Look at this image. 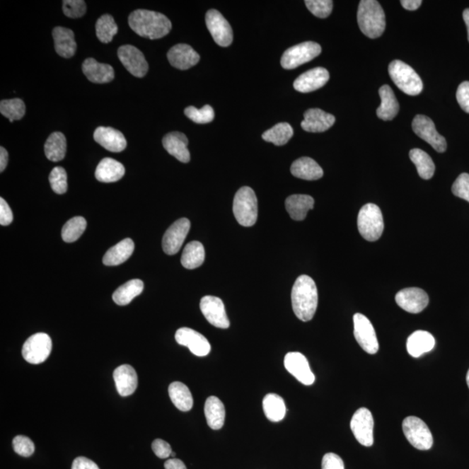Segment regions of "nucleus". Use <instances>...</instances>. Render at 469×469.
I'll use <instances>...</instances> for the list:
<instances>
[{
  "instance_id": "obj_13",
  "label": "nucleus",
  "mask_w": 469,
  "mask_h": 469,
  "mask_svg": "<svg viewBox=\"0 0 469 469\" xmlns=\"http://www.w3.org/2000/svg\"><path fill=\"white\" fill-rule=\"evenodd\" d=\"M206 25L213 40L220 47H227L233 41V32L228 22L216 10H209L205 16Z\"/></svg>"
},
{
  "instance_id": "obj_55",
  "label": "nucleus",
  "mask_w": 469,
  "mask_h": 469,
  "mask_svg": "<svg viewBox=\"0 0 469 469\" xmlns=\"http://www.w3.org/2000/svg\"><path fill=\"white\" fill-rule=\"evenodd\" d=\"M71 469H100L94 461L86 457H77L72 463Z\"/></svg>"
},
{
  "instance_id": "obj_9",
  "label": "nucleus",
  "mask_w": 469,
  "mask_h": 469,
  "mask_svg": "<svg viewBox=\"0 0 469 469\" xmlns=\"http://www.w3.org/2000/svg\"><path fill=\"white\" fill-rule=\"evenodd\" d=\"M52 349L51 337L45 333H37L30 337L24 343L22 356L29 364H40L47 359Z\"/></svg>"
},
{
  "instance_id": "obj_53",
  "label": "nucleus",
  "mask_w": 469,
  "mask_h": 469,
  "mask_svg": "<svg viewBox=\"0 0 469 469\" xmlns=\"http://www.w3.org/2000/svg\"><path fill=\"white\" fill-rule=\"evenodd\" d=\"M322 469H345L340 456L334 453H328L323 456Z\"/></svg>"
},
{
  "instance_id": "obj_50",
  "label": "nucleus",
  "mask_w": 469,
  "mask_h": 469,
  "mask_svg": "<svg viewBox=\"0 0 469 469\" xmlns=\"http://www.w3.org/2000/svg\"><path fill=\"white\" fill-rule=\"evenodd\" d=\"M453 195L463 198L469 203V174H461L452 186Z\"/></svg>"
},
{
  "instance_id": "obj_51",
  "label": "nucleus",
  "mask_w": 469,
  "mask_h": 469,
  "mask_svg": "<svg viewBox=\"0 0 469 469\" xmlns=\"http://www.w3.org/2000/svg\"><path fill=\"white\" fill-rule=\"evenodd\" d=\"M457 102L465 112L469 113V82L461 83L456 91Z\"/></svg>"
},
{
  "instance_id": "obj_59",
  "label": "nucleus",
  "mask_w": 469,
  "mask_h": 469,
  "mask_svg": "<svg viewBox=\"0 0 469 469\" xmlns=\"http://www.w3.org/2000/svg\"><path fill=\"white\" fill-rule=\"evenodd\" d=\"M463 20L465 21V24L467 25V29H468V39L469 41V8L466 9L463 11Z\"/></svg>"
},
{
  "instance_id": "obj_20",
  "label": "nucleus",
  "mask_w": 469,
  "mask_h": 469,
  "mask_svg": "<svg viewBox=\"0 0 469 469\" xmlns=\"http://www.w3.org/2000/svg\"><path fill=\"white\" fill-rule=\"evenodd\" d=\"M329 79L330 74L325 68L316 67L300 75L294 82V88L302 93H312L322 88Z\"/></svg>"
},
{
  "instance_id": "obj_18",
  "label": "nucleus",
  "mask_w": 469,
  "mask_h": 469,
  "mask_svg": "<svg viewBox=\"0 0 469 469\" xmlns=\"http://www.w3.org/2000/svg\"><path fill=\"white\" fill-rule=\"evenodd\" d=\"M284 367L301 383L310 386L315 383V375L311 371L307 358L303 354L289 352L286 354Z\"/></svg>"
},
{
  "instance_id": "obj_58",
  "label": "nucleus",
  "mask_w": 469,
  "mask_h": 469,
  "mask_svg": "<svg viewBox=\"0 0 469 469\" xmlns=\"http://www.w3.org/2000/svg\"><path fill=\"white\" fill-rule=\"evenodd\" d=\"M9 155L4 147L0 148V173L6 170L7 163H8Z\"/></svg>"
},
{
  "instance_id": "obj_31",
  "label": "nucleus",
  "mask_w": 469,
  "mask_h": 469,
  "mask_svg": "<svg viewBox=\"0 0 469 469\" xmlns=\"http://www.w3.org/2000/svg\"><path fill=\"white\" fill-rule=\"evenodd\" d=\"M125 169L121 163L115 159L105 158L98 163L95 176L99 182L114 183L125 176Z\"/></svg>"
},
{
  "instance_id": "obj_25",
  "label": "nucleus",
  "mask_w": 469,
  "mask_h": 469,
  "mask_svg": "<svg viewBox=\"0 0 469 469\" xmlns=\"http://www.w3.org/2000/svg\"><path fill=\"white\" fill-rule=\"evenodd\" d=\"M117 390L121 396L133 394L137 388V375L131 365L124 364L117 367L113 373Z\"/></svg>"
},
{
  "instance_id": "obj_30",
  "label": "nucleus",
  "mask_w": 469,
  "mask_h": 469,
  "mask_svg": "<svg viewBox=\"0 0 469 469\" xmlns=\"http://www.w3.org/2000/svg\"><path fill=\"white\" fill-rule=\"evenodd\" d=\"M381 105L376 110L377 117L381 120L390 121L398 115L400 105L390 86L385 85L379 90Z\"/></svg>"
},
{
  "instance_id": "obj_35",
  "label": "nucleus",
  "mask_w": 469,
  "mask_h": 469,
  "mask_svg": "<svg viewBox=\"0 0 469 469\" xmlns=\"http://www.w3.org/2000/svg\"><path fill=\"white\" fill-rule=\"evenodd\" d=\"M169 395L178 410L187 412L192 409V395L185 384L180 381H174L169 386Z\"/></svg>"
},
{
  "instance_id": "obj_7",
  "label": "nucleus",
  "mask_w": 469,
  "mask_h": 469,
  "mask_svg": "<svg viewBox=\"0 0 469 469\" xmlns=\"http://www.w3.org/2000/svg\"><path fill=\"white\" fill-rule=\"evenodd\" d=\"M403 430L407 440L415 448L429 450L433 446L432 433L426 423L417 417H407L403 422Z\"/></svg>"
},
{
  "instance_id": "obj_2",
  "label": "nucleus",
  "mask_w": 469,
  "mask_h": 469,
  "mask_svg": "<svg viewBox=\"0 0 469 469\" xmlns=\"http://www.w3.org/2000/svg\"><path fill=\"white\" fill-rule=\"evenodd\" d=\"M129 25L140 37L158 40L169 34L173 25L166 15L149 10H136L129 14Z\"/></svg>"
},
{
  "instance_id": "obj_16",
  "label": "nucleus",
  "mask_w": 469,
  "mask_h": 469,
  "mask_svg": "<svg viewBox=\"0 0 469 469\" xmlns=\"http://www.w3.org/2000/svg\"><path fill=\"white\" fill-rule=\"evenodd\" d=\"M200 308L207 321L220 329L230 327L223 301L216 296H206L201 299Z\"/></svg>"
},
{
  "instance_id": "obj_3",
  "label": "nucleus",
  "mask_w": 469,
  "mask_h": 469,
  "mask_svg": "<svg viewBox=\"0 0 469 469\" xmlns=\"http://www.w3.org/2000/svg\"><path fill=\"white\" fill-rule=\"evenodd\" d=\"M357 21L362 33L369 39L381 37L386 28L384 11L376 0H361L358 6Z\"/></svg>"
},
{
  "instance_id": "obj_27",
  "label": "nucleus",
  "mask_w": 469,
  "mask_h": 469,
  "mask_svg": "<svg viewBox=\"0 0 469 469\" xmlns=\"http://www.w3.org/2000/svg\"><path fill=\"white\" fill-rule=\"evenodd\" d=\"M52 37L54 40L56 52L64 59L74 57L77 50V43L75 41L74 33L71 29L66 28H55L52 30Z\"/></svg>"
},
{
  "instance_id": "obj_54",
  "label": "nucleus",
  "mask_w": 469,
  "mask_h": 469,
  "mask_svg": "<svg viewBox=\"0 0 469 469\" xmlns=\"http://www.w3.org/2000/svg\"><path fill=\"white\" fill-rule=\"evenodd\" d=\"M13 215L10 206L3 197L0 198V224L7 226L13 223Z\"/></svg>"
},
{
  "instance_id": "obj_19",
  "label": "nucleus",
  "mask_w": 469,
  "mask_h": 469,
  "mask_svg": "<svg viewBox=\"0 0 469 469\" xmlns=\"http://www.w3.org/2000/svg\"><path fill=\"white\" fill-rule=\"evenodd\" d=\"M175 338L178 344L187 347L190 352L197 357L208 356L211 352L212 347L207 339L190 328L179 329L175 335Z\"/></svg>"
},
{
  "instance_id": "obj_17",
  "label": "nucleus",
  "mask_w": 469,
  "mask_h": 469,
  "mask_svg": "<svg viewBox=\"0 0 469 469\" xmlns=\"http://www.w3.org/2000/svg\"><path fill=\"white\" fill-rule=\"evenodd\" d=\"M395 302L403 310L418 314L428 306L429 299L428 294L419 288H407L396 294Z\"/></svg>"
},
{
  "instance_id": "obj_49",
  "label": "nucleus",
  "mask_w": 469,
  "mask_h": 469,
  "mask_svg": "<svg viewBox=\"0 0 469 469\" xmlns=\"http://www.w3.org/2000/svg\"><path fill=\"white\" fill-rule=\"evenodd\" d=\"M13 447L15 453L23 457H30L35 451V446L33 441L28 436H18L14 437Z\"/></svg>"
},
{
  "instance_id": "obj_29",
  "label": "nucleus",
  "mask_w": 469,
  "mask_h": 469,
  "mask_svg": "<svg viewBox=\"0 0 469 469\" xmlns=\"http://www.w3.org/2000/svg\"><path fill=\"white\" fill-rule=\"evenodd\" d=\"M291 171L294 177L303 180H318L323 178L322 167L314 159L303 156L292 163Z\"/></svg>"
},
{
  "instance_id": "obj_46",
  "label": "nucleus",
  "mask_w": 469,
  "mask_h": 469,
  "mask_svg": "<svg viewBox=\"0 0 469 469\" xmlns=\"http://www.w3.org/2000/svg\"><path fill=\"white\" fill-rule=\"evenodd\" d=\"M53 192L57 194H64L67 192V173L63 167H55L49 176Z\"/></svg>"
},
{
  "instance_id": "obj_6",
  "label": "nucleus",
  "mask_w": 469,
  "mask_h": 469,
  "mask_svg": "<svg viewBox=\"0 0 469 469\" xmlns=\"http://www.w3.org/2000/svg\"><path fill=\"white\" fill-rule=\"evenodd\" d=\"M357 226L362 238L369 242L377 241L384 228L383 213L378 206L365 204L358 214Z\"/></svg>"
},
{
  "instance_id": "obj_48",
  "label": "nucleus",
  "mask_w": 469,
  "mask_h": 469,
  "mask_svg": "<svg viewBox=\"0 0 469 469\" xmlns=\"http://www.w3.org/2000/svg\"><path fill=\"white\" fill-rule=\"evenodd\" d=\"M63 11L69 18H81L86 13V4L83 0H64Z\"/></svg>"
},
{
  "instance_id": "obj_42",
  "label": "nucleus",
  "mask_w": 469,
  "mask_h": 469,
  "mask_svg": "<svg viewBox=\"0 0 469 469\" xmlns=\"http://www.w3.org/2000/svg\"><path fill=\"white\" fill-rule=\"evenodd\" d=\"M118 28L112 16L109 14L103 15L96 23V34L98 39L104 44L112 42L113 37L117 33Z\"/></svg>"
},
{
  "instance_id": "obj_22",
  "label": "nucleus",
  "mask_w": 469,
  "mask_h": 469,
  "mask_svg": "<svg viewBox=\"0 0 469 469\" xmlns=\"http://www.w3.org/2000/svg\"><path fill=\"white\" fill-rule=\"evenodd\" d=\"M93 137L98 144L109 151L121 152L127 146L123 133L112 127L97 128Z\"/></svg>"
},
{
  "instance_id": "obj_1",
  "label": "nucleus",
  "mask_w": 469,
  "mask_h": 469,
  "mask_svg": "<svg viewBox=\"0 0 469 469\" xmlns=\"http://www.w3.org/2000/svg\"><path fill=\"white\" fill-rule=\"evenodd\" d=\"M291 302L296 318L308 322L314 318L318 305V288L314 280L307 274L300 276L294 284Z\"/></svg>"
},
{
  "instance_id": "obj_33",
  "label": "nucleus",
  "mask_w": 469,
  "mask_h": 469,
  "mask_svg": "<svg viewBox=\"0 0 469 469\" xmlns=\"http://www.w3.org/2000/svg\"><path fill=\"white\" fill-rule=\"evenodd\" d=\"M314 198L308 195H292L285 201V207L293 220L303 221L314 208Z\"/></svg>"
},
{
  "instance_id": "obj_60",
  "label": "nucleus",
  "mask_w": 469,
  "mask_h": 469,
  "mask_svg": "<svg viewBox=\"0 0 469 469\" xmlns=\"http://www.w3.org/2000/svg\"><path fill=\"white\" fill-rule=\"evenodd\" d=\"M467 384H468V386L469 388V371L467 374Z\"/></svg>"
},
{
  "instance_id": "obj_44",
  "label": "nucleus",
  "mask_w": 469,
  "mask_h": 469,
  "mask_svg": "<svg viewBox=\"0 0 469 469\" xmlns=\"http://www.w3.org/2000/svg\"><path fill=\"white\" fill-rule=\"evenodd\" d=\"M0 112L13 123L14 120H20L25 116V105L20 98L6 99L0 103Z\"/></svg>"
},
{
  "instance_id": "obj_24",
  "label": "nucleus",
  "mask_w": 469,
  "mask_h": 469,
  "mask_svg": "<svg viewBox=\"0 0 469 469\" xmlns=\"http://www.w3.org/2000/svg\"><path fill=\"white\" fill-rule=\"evenodd\" d=\"M188 143V139L184 133L178 132L168 133L163 139V146L168 154L185 163L190 160V151L187 148Z\"/></svg>"
},
{
  "instance_id": "obj_56",
  "label": "nucleus",
  "mask_w": 469,
  "mask_h": 469,
  "mask_svg": "<svg viewBox=\"0 0 469 469\" xmlns=\"http://www.w3.org/2000/svg\"><path fill=\"white\" fill-rule=\"evenodd\" d=\"M166 469H187L185 464L181 460L173 458L167 460L165 463Z\"/></svg>"
},
{
  "instance_id": "obj_15",
  "label": "nucleus",
  "mask_w": 469,
  "mask_h": 469,
  "mask_svg": "<svg viewBox=\"0 0 469 469\" xmlns=\"http://www.w3.org/2000/svg\"><path fill=\"white\" fill-rule=\"evenodd\" d=\"M190 228L189 219H181L168 228L163 238V250L167 255H176L184 245Z\"/></svg>"
},
{
  "instance_id": "obj_52",
  "label": "nucleus",
  "mask_w": 469,
  "mask_h": 469,
  "mask_svg": "<svg viewBox=\"0 0 469 469\" xmlns=\"http://www.w3.org/2000/svg\"><path fill=\"white\" fill-rule=\"evenodd\" d=\"M151 448L155 455L160 459L169 458L173 453L170 445L162 439H156L152 442Z\"/></svg>"
},
{
  "instance_id": "obj_40",
  "label": "nucleus",
  "mask_w": 469,
  "mask_h": 469,
  "mask_svg": "<svg viewBox=\"0 0 469 469\" xmlns=\"http://www.w3.org/2000/svg\"><path fill=\"white\" fill-rule=\"evenodd\" d=\"M410 158L417 167L419 176L425 180L433 178L436 166L427 152L420 149H413L410 151Z\"/></svg>"
},
{
  "instance_id": "obj_36",
  "label": "nucleus",
  "mask_w": 469,
  "mask_h": 469,
  "mask_svg": "<svg viewBox=\"0 0 469 469\" xmlns=\"http://www.w3.org/2000/svg\"><path fill=\"white\" fill-rule=\"evenodd\" d=\"M66 139L61 132H53L45 144V154L50 161L59 162L66 154Z\"/></svg>"
},
{
  "instance_id": "obj_5",
  "label": "nucleus",
  "mask_w": 469,
  "mask_h": 469,
  "mask_svg": "<svg viewBox=\"0 0 469 469\" xmlns=\"http://www.w3.org/2000/svg\"><path fill=\"white\" fill-rule=\"evenodd\" d=\"M233 213L239 224L251 227L257 223L258 208L257 198L250 187L245 186L236 193L233 202Z\"/></svg>"
},
{
  "instance_id": "obj_43",
  "label": "nucleus",
  "mask_w": 469,
  "mask_h": 469,
  "mask_svg": "<svg viewBox=\"0 0 469 469\" xmlns=\"http://www.w3.org/2000/svg\"><path fill=\"white\" fill-rule=\"evenodd\" d=\"M86 220L82 216H75L68 221L62 228V239L66 243H74L85 232Z\"/></svg>"
},
{
  "instance_id": "obj_14",
  "label": "nucleus",
  "mask_w": 469,
  "mask_h": 469,
  "mask_svg": "<svg viewBox=\"0 0 469 469\" xmlns=\"http://www.w3.org/2000/svg\"><path fill=\"white\" fill-rule=\"evenodd\" d=\"M118 59L127 70L137 78L146 75L149 66L143 52L133 45H125L118 49Z\"/></svg>"
},
{
  "instance_id": "obj_47",
  "label": "nucleus",
  "mask_w": 469,
  "mask_h": 469,
  "mask_svg": "<svg viewBox=\"0 0 469 469\" xmlns=\"http://www.w3.org/2000/svg\"><path fill=\"white\" fill-rule=\"evenodd\" d=\"M305 5L313 15L320 18H326L332 13L333 1L331 0H306Z\"/></svg>"
},
{
  "instance_id": "obj_34",
  "label": "nucleus",
  "mask_w": 469,
  "mask_h": 469,
  "mask_svg": "<svg viewBox=\"0 0 469 469\" xmlns=\"http://www.w3.org/2000/svg\"><path fill=\"white\" fill-rule=\"evenodd\" d=\"M204 414L209 428L214 430L223 428L225 421V407L220 399L216 396H211L206 400Z\"/></svg>"
},
{
  "instance_id": "obj_39",
  "label": "nucleus",
  "mask_w": 469,
  "mask_h": 469,
  "mask_svg": "<svg viewBox=\"0 0 469 469\" xmlns=\"http://www.w3.org/2000/svg\"><path fill=\"white\" fill-rule=\"evenodd\" d=\"M262 407L266 417L270 422H278L284 420L286 415V406L284 399L277 394L265 395L262 401Z\"/></svg>"
},
{
  "instance_id": "obj_23",
  "label": "nucleus",
  "mask_w": 469,
  "mask_h": 469,
  "mask_svg": "<svg viewBox=\"0 0 469 469\" xmlns=\"http://www.w3.org/2000/svg\"><path fill=\"white\" fill-rule=\"evenodd\" d=\"M335 117L321 109H310L304 113L301 127L308 132H323L332 127Z\"/></svg>"
},
{
  "instance_id": "obj_10",
  "label": "nucleus",
  "mask_w": 469,
  "mask_h": 469,
  "mask_svg": "<svg viewBox=\"0 0 469 469\" xmlns=\"http://www.w3.org/2000/svg\"><path fill=\"white\" fill-rule=\"evenodd\" d=\"M354 335L358 344L365 352L375 354L378 352L379 342L376 330L368 318L361 313H357L353 318Z\"/></svg>"
},
{
  "instance_id": "obj_28",
  "label": "nucleus",
  "mask_w": 469,
  "mask_h": 469,
  "mask_svg": "<svg viewBox=\"0 0 469 469\" xmlns=\"http://www.w3.org/2000/svg\"><path fill=\"white\" fill-rule=\"evenodd\" d=\"M436 345V340L428 331L417 330L407 338V350L411 357L418 358L431 352Z\"/></svg>"
},
{
  "instance_id": "obj_32",
  "label": "nucleus",
  "mask_w": 469,
  "mask_h": 469,
  "mask_svg": "<svg viewBox=\"0 0 469 469\" xmlns=\"http://www.w3.org/2000/svg\"><path fill=\"white\" fill-rule=\"evenodd\" d=\"M135 245L132 239H124L115 246L110 248L103 257L106 266H117L127 262L134 251Z\"/></svg>"
},
{
  "instance_id": "obj_11",
  "label": "nucleus",
  "mask_w": 469,
  "mask_h": 469,
  "mask_svg": "<svg viewBox=\"0 0 469 469\" xmlns=\"http://www.w3.org/2000/svg\"><path fill=\"white\" fill-rule=\"evenodd\" d=\"M412 128L419 137L429 144L437 152H445L447 150V142L445 137L438 133L432 120L424 115H417L412 122Z\"/></svg>"
},
{
  "instance_id": "obj_38",
  "label": "nucleus",
  "mask_w": 469,
  "mask_h": 469,
  "mask_svg": "<svg viewBox=\"0 0 469 469\" xmlns=\"http://www.w3.org/2000/svg\"><path fill=\"white\" fill-rule=\"evenodd\" d=\"M205 251L204 245L197 241L190 242L183 251L181 264L185 269L194 270L204 264Z\"/></svg>"
},
{
  "instance_id": "obj_8",
  "label": "nucleus",
  "mask_w": 469,
  "mask_h": 469,
  "mask_svg": "<svg viewBox=\"0 0 469 469\" xmlns=\"http://www.w3.org/2000/svg\"><path fill=\"white\" fill-rule=\"evenodd\" d=\"M321 45L312 41L294 45V47L289 48L282 57V66L287 69V70H292V69L310 62V61L321 54Z\"/></svg>"
},
{
  "instance_id": "obj_45",
  "label": "nucleus",
  "mask_w": 469,
  "mask_h": 469,
  "mask_svg": "<svg viewBox=\"0 0 469 469\" xmlns=\"http://www.w3.org/2000/svg\"><path fill=\"white\" fill-rule=\"evenodd\" d=\"M185 114L187 117L197 124L211 123L215 117L214 110L208 105L200 110L194 106H189L185 110Z\"/></svg>"
},
{
  "instance_id": "obj_57",
  "label": "nucleus",
  "mask_w": 469,
  "mask_h": 469,
  "mask_svg": "<svg viewBox=\"0 0 469 469\" xmlns=\"http://www.w3.org/2000/svg\"><path fill=\"white\" fill-rule=\"evenodd\" d=\"M401 4L406 10L415 11L421 6L422 1V0H403Z\"/></svg>"
},
{
  "instance_id": "obj_4",
  "label": "nucleus",
  "mask_w": 469,
  "mask_h": 469,
  "mask_svg": "<svg viewBox=\"0 0 469 469\" xmlns=\"http://www.w3.org/2000/svg\"><path fill=\"white\" fill-rule=\"evenodd\" d=\"M388 74L395 85L407 95L417 96L423 90V83L420 76L413 68L403 62L395 60L388 66Z\"/></svg>"
},
{
  "instance_id": "obj_61",
  "label": "nucleus",
  "mask_w": 469,
  "mask_h": 469,
  "mask_svg": "<svg viewBox=\"0 0 469 469\" xmlns=\"http://www.w3.org/2000/svg\"><path fill=\"white\" fill-rule=\"evenodd\" d=\"M173 456V458H175V456H176V453H175L174 452H173V453H171V456Z\"/></svg>"
},
{
  "instance_id": "obj_12",
  "label": "nucleus",
  "mask_w": 469,
  "mask_h": 469,
  "mask_svg": "<svg viewBox=\"0 0 469 469\" xmlns=\"http://www.w3.org/2000/svg\"><path fill=\"white\" fill-rule=\"evenodd\" d=\"M374 419L371 412L361 407L354 414L350 422V428L358 442L365 447H371L374 444Z\"/></svg>"
},
{
  "instance_id": "obj_21",
  "label": "nucleus",
  "mask_w": 469,
  "mask_h": 469,
  "mask_svg": "<svg viewBox=\"0 0 469 469\" xmlns=\"http://www.w3.org/2000/svg\"><path fill=\"white\" fill-rule=\"evenodd\" d=\"M168 60L171 66L179 70H188L199 62L200 56L190 45L178 44L168 52Z\"/></svg>"
},
{
  "instance_id": "obj_41",
  "label": "nucleus",
  "mask_w": 469,
  "mask_h": 469,
  "mask_svg": "<svg viewBox=\"0 0 469 469\" xmlns=\"http://www.w3.org/2000/svg\"><path fill=\"white\" fill-rule=\"evenodd\" d=\"M294 134L291 125L288 123H279L262 134V139L266 142L273 143L281 146L287 144Z\"/></svg>"
},
{
  "instance_id": "obj_26",
  "label": "nucleus",
  "mask_w": 469,
  "mask_h": 469,
  "mask_svg": "<svg viewBox=\"0 0 469 469\" xmlns=\"http://www.w3.org/2000/svg\"><path fill=\"white\" fill-rule=\"evenodd\" d=\"M82 70L86 77L95 83H109L115 77L112 66L108 64L98 63L96 59L91 58L85 60Z\"/></svg>"
},
{
  "instance_id": "obj_37",
  "label": "nucleus",
  "mask_w": 469,
  "mask_h": 469,
  "mask_svg": "<svg viewBox=\"0 0 469 469\" xmlns=\"http://www.w3.org/2000/svg\"><path fill=\"white\" fill-rule=\"evenodd\" d=\"M144 291L143 281L133 279L120 286L113 293L112 299L115 303L120 306H125L132 302L137 296Z\"/></svg>"
}]
</instances>
